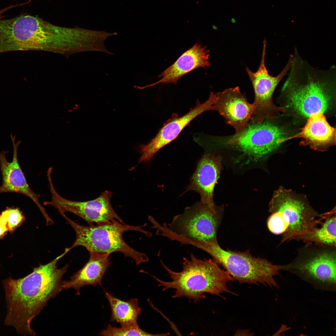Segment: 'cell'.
Masks as SVG:
<instances>
[{
  "label": "cell",
  "mask_w": 336,
  "mask_h": 336,
  "mask_svg": "<svg viewBox=\"0 0 336 336\" xmlns=\"http://www.w3.org/2000/svg\"><path fill=\"white\" fill-rule=\"evenodd\" d=\"M70 250L65 248L53 260L40 264L23 278L15 279L10 277L3 281L7 307L5 325L13 327L19 334L35 335L31 327V322L48 301L63 289L62 278L68 265L58 268L57 264Z\"/></svg>",
  "instance_id": "cell-1"
},
{
  "label": "cell",
  "mask_w": 336,
  "mask_h": 336,
  "mask_svg": "<svg viewBox=\"0 0 336 336\" xmlns=\"http://www.w3.org/2000/svg\"><path fill=\"white\" fill-rule=\"evenodd\" d=\"M289 73L282 89L287 107L297 115L308 118L325 113L335 92L336 67L321 69L311 65L295 48Z\"/></svg>",
  "instance_id": "cell-2"
},
{
  "label": "cell",
  "mask_w": 336,
  "mask_h": 336,
  "mask_svg": "<svg viewBox=\"0 0 336 336\" xmlns=\"http://www.w3.org/2000/svg\"><path fill=\"white\" fill-rule=\"evenodd\" d=\"M101 40L98 31L60 26L30 15H24L14 37L17 51H47L66 57L98 51Z\"/></svg>",
  "instance_id": "cell-3"
},
{
  "label": "cell",
  "mask_w": 336,
  "mask_h": 336,
  "mask_svg": "<svg viewBox=\"0 0 336 336\" xmlns=\"http://www.w3.org/2000/svg\"><path fill=\"white\" fill-rule=\"evenodd\" d=\"M182 269L179 272L169 268L160 259L162 266L167 272L172 281L161 280L150 275L163 287V291L174 289V298L185 297L195 303L205 298L204 294L220 296L224 293L232 292L227 284L234 280L226 270L221 268L213 259H201L191 253L190 259L184 258Z\"/></svg>",
  "instance_id": "cell-4"
},
{
  "label": "cell",
  "mask_w": 336,
  "mask_h": 336,
  "mask_svg": "<svg viewBox=\"0 0 336 336\" xmlns=\"http://www.w3.org/2000/svg\"><path fill=\"white\" fill-rule=\"evenodd\" d=\"M193 246L210 255L235 280L241 283L262 284L272 288H279L275 277L280 271L266 259L253 256L249 250L244 252L225 250L217 241L204 242L197 240Z\"/></svg>",
  "instance_id": "cell-5"
},
{
  "label": "cell",
  "mask_w": 336,
  "mask_h": 336,
  "mask_svg": "<svg viewBox=\"0 0 336 336\" xmlns=\"http://www.w3.org/2000/svg\"><path fill=\"white\" fill-rule=\"evenodd\" d=\"M74 230L76 240L70 250L79 246L85 247L89 252L105 253L110 254L118 252L125 257L133 259L137 265L147 262V255L139 252L128 245L124 240L123 234L128 231L141 232L147 236L152 234L142 229L143 226L127 225L118 221L112 223L93 225L89 226L79 225L68 217L62 212H60Z\"/></svg>",
  "instance_id": "cell-6"
},
{
  "label": "cell",
  "mask_w": 336,
  "mask_h": 336,
  "mask_svg": "<svg viewBox=\"0 0 336 336\" xmlns=\"http://www.w3.org/2000/svg\"><path fill=\"white\" fill-rule=\"evenodd\" d=\"M278 266L279 270L291 272L316 289L336 291V247L307 244L291 262Z\"/></svg>",
  "instance_id": "cell-7"
},
{
  "label": "cell",
  "mask_w": 336,
  "mask_h": 336,
  "mask_svg": "<svg viewBox=\"0 0 336 336\" xmlns=\"http://www.w3.org/2000/svg\"><path fill=\"white\" fill-rule=\"evenodd\" d=\"M269 209L271 213L282 211L289 218V226L281 243L292 240H303L326 216V213L320 214L315 211L304 195L282 187L274 191Z\"/></svg>",
  "instance_id": "cell-8"
},
{
  "label": "cell",
  "mask_w": 336,
  "mask_h": 336,
  "mask_svg": "<svg viewBox=\"0 0 336 336\" xmlns=\"http://www.w3.org/2000/svg\"><path fill=\"white\" fill-rule=\"evenodd\" d=\"M273 121L248 123L244 131L225 137L224 142L252 159H261L276 150L288 137L285 130Z\"/></svg>",
  "instance_id": "cell-9"
},
{
  "label": "cell",
  "mask_w": 336,
  "mask_h": 336,
  "mask_svg": "<svg viewBox=\"0 0 336 336\" xmlns=\"http://www.w3.org/2000/svg\"><path fill=\"white\" fill-rule=\"evenodd\" d=\"M267 41L263 42L261 63L255 72L248 67L246 70L251 82L254 93L253 103L254 110L250 118V123H260L264 120L273 121L280 112L286 111L285 107H278L274 104L273 96L277 86L290 69L292 62L293 55H290L288 62L282 70L276 76L270 75L265 65Z\"/></svg>",
  "instance_id": "cell-10"
},
{
  "label": "cell",
  "mask_w": 336,
  "mask_h": 336,
  "mask_svg": "<svg viewBox=\"0 0 336 336\" xmlns=\"http://www.w3.org/2000/svg\"><path fill=\"white\" fill-rule=\"evenodd\" d=\"M222 209L212 208L201 202L186 207L181 214L167 224L169 229L179 235L200 241H217L218 229L222 221Z\"/></svg>",
  "instance_id": "cell-11"
},
{
  "label": "cell",
  "mask_w": 336,
  "mask_h": 336,
  "mask_svg": "<svg viewBox=\"0 0 336 336\" xmlns=\"http://www.w3.org/2000/svg\"><path fill=\"white\" fill-rule=\"evenodd\" d=\"M51 199L44 201L45 205H50L59 212L72 213L84 220L90 225L93 223L98 224L111 223L118 221L124 223L113 208L110 202L112 193L107 190L101 193L95 199L83 202L67 199L61 196L54 186L50 187Z\"/></svg>",
  "instance_id": "cell-12"
},
{
  "label": "cell",
  "mask_w": 336,
  "mask_h": 336,
  "mask_svg": "<svg viewBox=\"0 0 336 336\" xmlns=\"http://www.w3.org/2000/svg\"><path fill=\"white\" fill-rule=\"evenodd\" d=\"M216 93L211 92L207 100L201 103L198 100L196 106L181 117L173 113L150 142L140 145L141 155L139 163L151 161L158 150L175 140L183 129L198 116L207 111L215 110L214 105L216 100Z\"/></svg>",
  "instance_id": "cell-13"
},
{
  "label": "cell",
  "mask_w": 336,
  "mask_h": 336,
  "mask_svg": "<svg viewBox=\"0 0 336 336\" xmlns=\"http://www.w3.org/2000/svg\"><path fill=\"white\" fill-rule=\"evenodd\" d=\"M216 94L217 100L214 105L215 110L234 128L236 133L244 131L254 110L253 104L248 102L238 86L226 89Z\"/></svg>",
  "instance_id": "cell-14"
},
{
  "label": "cell",
  "mask_w": 336,
  "mask_h": 336,
  "mask_svg": "<svg viewBox=\"0 0 336 336\" xmlns=\"http://www.w3.org/2000/svg\"><path fill=\"white\" fill-rule=\"evenodd\" d=\"M10 138L13 149L12 161L8 162L5 154L7 152H0V164L2 175V184L0 187V194L4 192L19 193L29 197L36 204L45 218L46 221L50 220L45 209L39 201V195L35 193L30 188L19 165L17 158V148L21 143L19 141L15 143L16 136L12 133Z\"/></svg>",
  "instance_id": "cell-15"
},
{
  "label": "cell",
  "mask_w": 336,
  "mask_h": 336,
  "mask_svg": "<svg viewBox=\"0 0 336 336\" xmlns=\"http://www.w3.org/2000/svg\"><path fill=\"white\" fill-rule=\"evenodd\" d=\"M222 157L210 153L204 154L198 162L186 191L199 193L200 202L215 208L213 199L214 188L222 169Z\"/></svg>",
  "instance_id": "cell-16"
},
{
  "label": "cell",
  "mask_w": 336,
  "mask_h": 336,
  "mask_svg": "<svg viewBox=\"0 0 336 336\" xmlns=\"http://www.w3.org/2000/svg\"><path fill=\"white\" fill-rule=\"evenodd\" d=\"M295 138L301 139V145L323 152L335 144L336 130L328 123L323 114L312 115L301 131L286 138L284 141Z\"/></svg>",
  "instance_id": "cell-17"
},
{
  "label": "cell",
  "mask_w": 336,
  "mask_h": 336,
  "mask_svg": "<svg viewBox=\"0 0 336 336\" xmlns=\"http://www.w3.org/2000/svg\"><path fill=\"white\" fill-rule=\"evenodd\" d=\"M209 51L206 46L198 43L183 53L176 61L164 70L158 77L161 79L152 85L173 83L185 74L198 68H206L210 65L208 60Z\"/></svg>",
  "instance_id": "cell-18"
},
{
  "label": "cell",
  "mask_w": 336,
  "mask_h": 336,
  "mask_svg": "<svg viewBox=\"0 0 336 336\" xmlns=\"http://www.w3.org/2000/svg\"><path fill=\"white\" fill-rule=\"evenodd\" d=\"M90 258L83 267L70 277V280L63 281L62 288L76 289V295L80 294V288L85 286H101V281L110 264L109 254L89 252Z\"/></svg>",
  "instance_id": "cell-19"
},
{
  "label": "cell",
  "mask_w": 336,
  "mask_h": 336,
  "mask_svg": "<svg viewBox=\"0 0 336 336\" xmlns=\"http://www.w3.org/2000/svg\"><path fill=\"white\" fill-rule=\"evenodd\" d=\"M105 296L111 310V321H116L121 326H134L138 324L137 319L142 311L138 299L131 298L127 301L117 298L105 292Z\"/></svg>",
  "instance_id": "cell-20"
},
{
  "label": "cell",
  "mask_w": 336,
  "mask_h": 336,
  "mask_svg": "<svg viewBox=\"0 0 336 336\" xmlns=\"http://www.w3.org/2000/svg\"><path fill=\"white\" fill-rule=\"evenodd\" d=\"M335 207L328 214L321 226L315 228L312 232L303 240L307 244L336 247Z\"/></svg>",
  "instance_id": "cell-21"
},
{
  "label": "cell",
  "mask_w": 336,
  "mask_h": 336,
  "mask_svg": "<svg viewBox=\"0 0 336 336\" xmlns=\"http://www.w3.org/2000/svg\"><path fill=\"white\" fill-rule=\"evenodd\" d=\"M169 333L152 334L142 329L138 325L134 326H121L116 328L109 324L106 329L100 331L101 336H157L167 335Z\"/></svg>",
  "instance_id": "cell-22"
},
{
  "label": "cell",
  "mask_w": 336,
  "mask_h": 336,
  "mask_svg": "<svg viewBox=\"0 0 336 336\" xmlns=\"http://www.w3.org/2000/svg\"><path fill=\"white\" fill-rule=\"evenodd\" d=\"M267 222L269 231L276 235L283 234L288 229L289 226V221L287 215L280 210H276L272 212Z\"/></svg>",
  "instance_id": "cell-23"
},
{
  "label": "cell",
  "mask_w": 336,
  "mask_h": 336,
  "mask_svg": "<svg viewBox=\"0 0 336 336\" xmlns=\"http://www.w3.org/2000/svg\"><path fill=\"white\" fill-rule=\"evenodd\" d=\"M23 216L17 209H8L0 215V236L12 230L22 220Z\"/></svg>",
  "instance_id": "cell-24"
},
{
  "label": "cell",
  "mask_w": 336,
  "mask_h": 336,
  "mask_svg": "<svg viewBox=\"0 0 336 336\" xmlns=\"http://www.w3.org/2000/svg\"><path fill=\"white\" fill-rule=\"evenodd\" d=\"M7 9L6 8H4L0 10V20L2 19L3 18V14L7 12Z\"/></svg>",
  "instance_id": "cell-25"
},
{
  "label": "cell",
  "mask_w": 336,
  "mask_h": 336,
  "mask_svg": "<svg viewBox=\"0 0 336 336\" xmlns=\"http://www.w3.org/2000/svg\"><path fill=\"white\" fill-rule=\"evenodd\" d=\"M78 109V108H77V107H76V106L74 107L73 108V109H72L73 110H77Z\"/></svg>",
  "instance_id": "cell-26"
},
{
  "label": "cell",
  "mask_w": 336,
  "mask_h": 336,
  "mask_svg": "<svg viewBox=\"0 0 336 336\" xmlns=\"http://www.w3.org/2000/svg\"><path fill=\"white\" fill-rule=\"evenodd\" d=\"M75 106H76V107H77V108H78H78H79V106H78V105H77V104H75Z\"/></svg>",
  "instance_id": "cell-27"
},
{
  "label": "cell",
  "mask_w": 336,
  "mask_h": 336,
  "mask_svg": "<svg viewBox=\"0 0 336 336\" xmlns=\"http://www.w3.org/2000/svg\"><path fill=\"white\" fill-rule=\"evenodd\" d=\"M72 111H73V109H70V110H68V111L69 112H71Z\"/></svg>",
  "instance_id": "cell-28"
}]
</instances>
